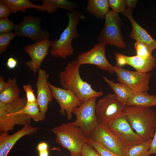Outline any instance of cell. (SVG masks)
<instances>
[{"label":"cell","mask_w":156,"mask_h":156,"mask_svg":"<svg viewBox=\"0 0 156 156\" xmlns=\"http://www.w3.org/2000/svg\"><path fill=\"white\" fill-rule=\"evenodd\" d=\"M152 138L151 146L146 153V156H148L152 154H156V126L155 133Z\"/></svg>","instance_id":"36"},{"label":"cell","mask_w":156,"mask_h":156,"mask_svg":"<svg viewBox=\"0 0 156 156\" xmlns=\"http://www.w3.org/2000/svg\"><path fill=\"white\" fill-rule=\"evenodd\" d=\"M114 56L117 66L121 67L128 65L133 68L136 71L143 73L151 71L156 65L155 59L153 55L147 58H144L137 55L128 56L116 52Z\"/></svg>","instance_id":"17"},{"label":"cell","mask_w":156,"mask_h":156,"mask_svg":"<svg viewBox=\"0 0 156 156\" xmlns=\"http://www.w3.org/2000/svg\"><path fill=\"white\" fill-rule=\"evenodd\" d=\"M87 2V11L96 18H103L109 11L107 0H88Z\"/></svg>","instance_id":"23"},{"label":"cell","mask_w":156,"mask_h":156,"mask_svg":"<svg viewBox=\"0 0 156 156\" xmlns=\"http://www.w3.org/2000/svg\"><path fill=\"white\" fill-rule=\"evenodd\" d=\"M53 131L56 135L55 142L68 150L71 155H81L86 138L83 130L69 123L54 127Z\"/></svg>","instance_id":"5"},{"label":"cell","mask_w":156,"mask_h":156,"mask_svg":"<svg viewBox=\"0 0 156 156\" xmlns=\"http://www.w3.org/2000/svg\"><path fill=\"white\" fill-rule=\"evenodd\" d=\"M132 10L127 8L123 14L129 19L132 26V30L130 33L129 37L136 41L143 44L152 53L153 50L156 49V40L134 19L132 15Z\"/></svg>","instance_id":"19"},{"label":"cell","mask_w":156,"mask_h":156,"mask_svg":"<svg viewBox=\"0 0 156 156\" xmlns=\"http://www.w3.org/2000/svg\"><path fill=\"white\" fill-rule=\"evenodd\" d=\"M10 9L12 13L16 14L20 11L25 12L27 9L32 8L44 11L43 5L34 4L29 0H3Z\"/></svg>","instance_id":"25"},{"label":"cell","mask_w":156,"mask_h":156,"mask_svg":"<svg viewBox=\"0 0 156 156\" xmlns=\"http://www.w3.org/2000/svg\"><path fill=\"white\" fill-rule=\"evenodd\" d=\"M152 139H149L130 147L126 156H147L146 153L150 148Z\"/></svg>","instance_id":"27"},{"label":"cell","mask_w":156,"mask_h":156,"mask_svg":"<svg viewBox=\"0 0 156 156\" xmlns=\"http://www.w3.org/2000/svg\"><path fill=\"white\" fill-rule=\"evenodd\" d=\"M108 125L129 148L146 141L134 131L125 116L118 118Z\"/></svg>","instance_id":"14"},{"label":"cell","mask_w":156,"mask_h":156,"mask_svg":"<svg viewBox=\"0 0 156 156\" xmlns=\"http://www.w3.org/2000/svg\"><path fill=\"white\" fill-rule=\"evenodd\" d=\"M86 142L95 149L101 156H121L106 149L102 145L95 142L90 138L86 137Z\"/></svg>","instance_id":"28"},{"label":"cell","mask_w":156,"mask_h":156,"mask_svg":"<svg viewBox=\"0 0 156 156\" xmlns=\"http://www.w3.org/2000/svg\"><path fill=\"white\" fill-rule=\"evenodd\" d=\"M108 1L109 7L115 13L123 14L127 9L125 0H108Z\"/></svg>","instance_id":"30"},{"label":"cell","mask_w":156,"mask_h":156,"mask_svg":"<svg viewBox=\"0 0 156 156\" xmlns=\"http://www.w3.org/2000/svg\"><path fill=\"white\" fill-rule=\"evenodd\" d=\"M114 67V72L120 83L124 84L136 92H147L149 90L150 73L131 71L116 65Z\"/></svg>","instance_id":"10"},{"label":"cell","mask_w":156,"mask_h":156,"mask_svg":"<svg viewBox=\"0 0 156 156\" xmlns=\"http://www.w3.org/2000/svg\"><path fill=\"white\" fill-rule=\"evenodd\" d=\"M39 128L27 125L12 135L8 133H0V156H7L16 142L21 138L35 133Z\"/></svg>","instance_id":"18"},{"label":"cell","mask_w":156,"mask_h":156,"mask_svg":"<svg viewBox=\"0 0 156 156\" xmlns=\"http://www.w3.org/2000/svg\"><path fill=\"white\" fill-rule=\"evenodd\" d=\"M126 6L128 8L133 10L136 7L138 0H125Z\"/></svg>","instance_id":"38"},{"label":"cell","mask_w":156,"mask_h":156,"mask_svg":"<svg viewBox=\"0 0 156 156\" xmlns=\"http://www.w3.org/2000/svg\"><path fill=\"white\" fill-rule=\"evenodd\" d=\"M90 138L117 155L126 156L129 148L107 125L98 123Z\"/></svg>","instance_id":"9"},{"label":"cell","mask_w":156,"mask_h":156,"mask_svg":"<svg viewBox=\"0 0 156 156\" xmlns=\"http://www.w3.org/2000/svg\"><path fill=\"white\" fill-rule=\"evenodd\" d=\"M81 155V156H101L95 149L87 143L82 148Z\"/></svg>","instance_id":"34"},{"label":"cell","mask_w":156,"mask_h":156,"mask_svg":"<svg viewBox=\"0 0 156 156\" xmlns=\"http://www.w3.org/2000/svg\"><path fill=\"white\" fill-rule=\"evenodd\" d=\"M106 44L102 42L96 43L90 50L78 55L77 60L80 64H92L111 73H114V66L107 60L105 55Z\"/></svg>","instance_id":"12"},{"label":"cell","mask_w":156,"mask_h":156,"mask_svg":"<svg viewBox=\"0 0 156 156\" xmlns=\"http://www.w3.org/2000/svg\"><path fill=\"white\" fill-rule=\"evenodd\" d=\"M17 64L18 61L12 57V55L8 59L6 63L7 67L10 69L14 68L16 66Z\"/></svg>","instance_id":"37"},{"label":"cell","mask_w":156,"mask_h":156,"mask_svg":"<svg viewBox=\"0 0 156 156\" xmlns=\"http://www.w3.org/2000/svg\"><path fill=\"white\" fill-rule=\"evenodd\" d=\"M11 13L8 5L3 0H0V19L8 18Z\"/></svg>","instance_id":"35"},{"label":"cell","mask_w":156,"mask_h":156,"mask_svg":"<svg viewBox=\"0 0 156 156\" xmlns=\"http://www.w3.org/2000/svg\"><path fill=\"white\" fill-rule=\"evenodd\" d=\"M48 150L39 152V156H48L49 152Z\"/></svg>","instance_id":"41"},{"label":"cell","mask_w":156,"mask_h":156,"mask_svg":"<svg viewBox=\"0 0 156 156\" xmlns=\"http://www.w3.org/2000/svg\"><path fill=\"white\" fill-rule=\"evenodd\" d=\"M17 113L27 114L36 122L45 119L40 112L37 102L33 103H27L25 107Z\"/></svg>","instance_id":"26"},{"label":"cell","mask_w":156,"mask_h":156,"mask_svg":"<svg viewBox=\"0 0 156 156\" xmlns=\"http://www.w3.org/2000/svg\"><path fill=\"white\" fill-rule=\"evenodd\" d=\"M7 84V82L5 81L4 78L2 76L0 77V92L5 86Z\"/></svg>","instance_id":"40"},{"label":"cell","mask_w":156,"mask_h":156,"mask_svg":"<svg viewBox=\"0 0 156 156\" xmlns=\"http://www.w3.org/2000/svg\"><path fill=\"white\" fill-rule=\"evenodd\" d=\"M23 87L26 93L27 103H33L37 102V99L31 85L30 84L24 85H23Z\"/></svg>","instance_id":"33"},{"label":"cell","mask_w":156,"mask_h":156,"mask_svg":"<svg viewBox=\"0 0 156 156\" xmlns=\"http://www.w3.org/2000/svg\"><path fill=\"white\" fill-rule=\"evenodd\" d=\"M27 103L26 97H20L9 103L0 102V133L12 131L16 125L30 124L31 118L28 115L17 113Z\"/></svg>","instance_id":"4"},{"label":"cell","mask_w":156,"mask_h":156,"mask_svg":"<svg viewBox=\"0 0 156 156\" xmlns=\"http://www.w3.org/2000/svg\"><path fill=\"white\" fill-rule=\"evenodd\" d=\"M96 98H91L75 109L73 114L75 120L69 122L81 128L87 137H91L98 123L95 113Z\"/></svg>","instance_id":"8"},{"label":"cell","mask_w":156,"mask_h":156,"mask_svg":"<svg viewBox=\"0 0 156 156\" xmlns=\"http://www.w3.org/2000/svg\"><path fill=\"white\" fill-rule=\"evenodd\" d=\"M42 5L49 13H53L59 8L71 12L76 10L78 6L75 2L66 0H43Z\"/></svg>","instance_id":"22"},{"label":"cell","mask_w":156,"mask_h":156,"mask_svg":"<svg viewBox=\"0 0 156 156\" xmlns=\"http://www.w3.org/2000/svg\"><path fill=\"white\" fill-rule=\"evenodd\" d=\"M36 83L37 88V102L41 113L45 118L49 103L54 98L53 93L47 81L49 74L43 69L39 70Z\"/></svg>","instance_id":"16"},{"label":"cell","mask_w":156,"mask_h":156,"mask_svg":"<svg viewBox=\"0 0 156 156\" xmlns=\"http://www.w3.org/2000/svg\"><path fill=\"white\" fill-rule=\"evenodd\" d=\"M48 84L53 98L60 106V113L62 115L64 116L66 112L68 119L70 120L72 118L73 110L80 105L81 102L71 91L56 87L49 82Z\"/></svg>","instance_id":"13"},{"label":"cell","mask_w":156,"mask_h":156,"mask_svg":"<svg viewBox=\"0 0 156 156\" xmlns=\"http://www.w3.org/2000/svg\"><path fill=\"white\" fill-rule=\"evenodd\" d=\"M127 107L114 94H107L96 103L95 113L98 123L108 125L125 116Z\"/></svg>","instance_id":"6"},{"label":"cell","mask_w":156,"mask_h":156,"mask_svg":"<svg viewBox=\"0 0 156 156\" xmlns=\"http://www.w3.org/2000/svg\"><path fill=\"white\" fill-rule=\"evenodd\" d=\"M16 36L15 33L11 32L0 34V54L7 50L10 41Z\"/></svg>","instance_id":"29"},{"label":"cell","mask_w":156,"mask_h":156,"mask_svg":"<svg viewBox=\"0 0 156 156\" xmlns=\"http://www.w3.org/2000/svg\"><path fill=\"white\" fill-rule=\"evenodd\" d=\"M125 116L135 133L145 140L152 138L156 126V113L150 108L127 106Z\"/></svg>","instance_id":"2"},{"label":"cell","mask_w":156,"mask_h":156,"mask_svg":"<svg viewBox=\"0 0 156 156\" xmlns=\"http://www.w3.org/2000/svg\"><path fill=\"white\" fill-rule=\"evenodd\" d=\"M155 62H156V58L155 59Z\"/></svg>","instance_id":"43"},{"label":"cell","mask_w":156,"mask_h":156,"mask_svg":"<svg viewBox=\"0 0 156 156\" xmlns=\"http://www.w3.org/2000/svg\"><path fill=\"white\" fill-rule=\"evenodd\" d=\"M16 24L8 18L0 19V34L11 32L14 30Z\"/></svg>","instance_id":"31"},{"label":"cell","mask_w":156,"mask_h":156,"mask_svg":"<svg viewBox=\"0 0 156 156\" xmlns=\"http://www.w3.org/2000/svg\"><path fill=\"white\" fill-rule=\"evenodd\" d=\"M51 42V40L47 38L24 47V51L28 53L31 58L25 65L34 73L38 71L42 62L48 55Z\"/></svg>","instance_id":"15"},{"label":"cell","mask_w":156,"mask_h":156,"mask_svg":"<svg viewBox=\"0 0 156 156\" xmlns=\"http://www.w3.org/2000/svg\"><path fill=\"white\" fill-rule=\"evenodd\" d=\"M40 21L38 16H25L19 23L16 24L14 32L16 36L25 37L36 42L48 38L50 34L41 29Z\"/></svg>","instance_id":"11"},{"label":"cell","mask_w":156,"mask_h":156,"mask_svg":"<svg viewBox=\"0 0 156 156\" xmlns=\"http://www.w3.org/2000/svg\"><path fill=\"white\" fill-rule=\"evenodd\" d=\"M48 145L47 143L42 142L39 143L37 146V149L39 152L48 150Z\"/></svg>","instance_id":"39"},{"label":"cell","mask_w":156,"mask_h":156,"mask_svg":"<svg viewBox=\"0 0 156 156\" xmlns=\"http://www.w3.org/2000/svg\"><path fill=\"white\" fill-rule=\"evenodd\" d=\"M126 105L144 108H150L156 105V96L147 92H135L128 99Z\"/></svg>","instance_id":"20"},{"label":"cell","mask_w":156,"mask_h":156,"mask_svg":"<svg viewBox=\"0 0 156 156\" xmlns=\"http://www.w3.org/2000/svg\"><path fill=\"white\" fill-rule=\"evenodd\" d=\"M103 78L111 89L114 91V94L125 105L129 98L135 92L126 85L121 83H115L105 77Z\"/></svg>","instance_id":"24"},{"label":"cell","mask_w":156,"mask_h":156,"mask_svg":"<svg viewBox=\"0 0 156 156\" xmlns=\"http://www.w3.org/2000/svg\"><path fill=\"white\" fill-rule=\"evenodd\" d=\"M70 156H81V155H71Z\"/></svg>","instance_id":"42"},{"label":"cell","mask_w":156,"mask_h":156,"mask_svg":"<svg viewBox=\"0 0 156 156\" xmlns=\"http://www.w3.org/2000/svg\"><path fill=\"white\" fill-rule=\"evenodd\" d=\"M81 66L77 59L68 63L59 77L62 88L73 92L82 103L91 98L102 96L103 92L95 91L91 84L81 78L79 70Z\"/></svg>","instance_id":"1"},{"label":"cell","mask_w":156,"mask_h":156,"mask_svg":"<svg viewBox=\"0 0 156 156\" xmlns=\"http://www.w3.org/2000/svg\"><path fill=\"white\" fill-rule=\"evenodd\" d=\"M69 22L67 27L61 34L58 39L51 40L50 53L55 57L66 59L73 54L74 49L72 44L73 40L79 36L77 31V25L81 20L80 12L77 10L71 12H66Z\"/></svg>","instance_id":"3"},{"label":"cell","mask_w":156,"mask_h":156,"mask_svg":"<svg viewBox=\"0 0 156 156\" xmlns=\"http://www.w3.org/2000/svg\"><path fill=\"white\" fill-rule=\"evenodd\" d=\"M105 17L104 27L97 38L99 42L119 48L126 47L121 31L122 22L118 14L109 11Z\"/></svg>","instance_id":"7"},{"label":"cell","mask_w":156,"mask_h":156,"mask_svg":"<svg viewBox=\"0 0 156 156\" xmlns=\"http://www.w3.org/2000/svg\"><path fill=\"white\" fill-rule=\"evenodd\" d=\"M6 82L5 86L0 92V102L4 104L11 103L19 97L21 91L16 77L9 78Z\"/></svg>","instance_id":"21"},{"label":"cell","mask_w":156,"mask_h":156,"mask_svg":"<svg viewBox=\"0 0 156 156\" xmlns=\"http://www.w3.org/2000/svg\"><path fill=\"white\" fill-rule=\"evenodd\" d=\"M134 46L137 55L144 58H147L152 55L147 47L142 43L136 41Z\"/></svg>","instance_id":"32"}]
</instances>
